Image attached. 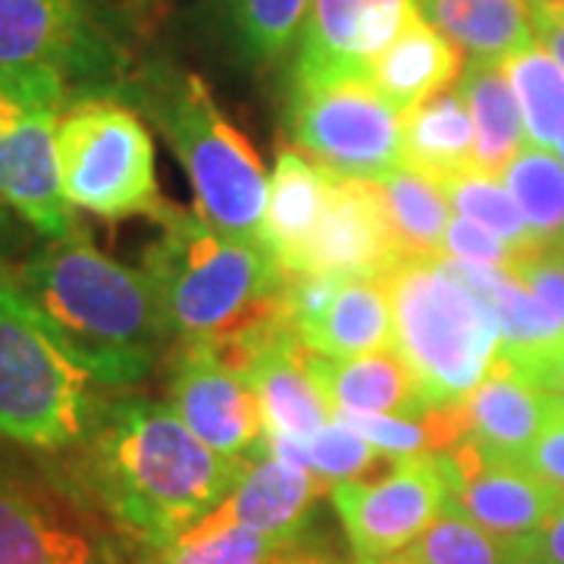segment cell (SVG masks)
<instances>
[{
    "instance_id": "1",
    "label": "cell",
    "mask_w": 564,
    "mask_h": 564,
    "mask_svg": "<svg viewBox=\"0 0 564 564\" xmlns=\"http://www.w3.org/2000/svg\"><path fill=\"white\" fill-rule=\"evenodd\" d=\"M82 480L122 536L151 552L198 524L239 486L248 464L217 455L161 402H104L82 440Z\"/></svg>"
},
{
    "instance_id": "2",
    "label": "cell",
    "mask_w": 564,
    "mask_h": 564,
    "mask_svg": "<svg viewBox=\"0 0 564 564\" xmlns=\"http://www.w3.org/2000/svg\"><path fill=\"white\" fill-rule=\"evenodd\" d=\"M141 270L158 289L176 345L210 348L242 377L270 345L295 333L280 263L263 245L229 239L198 214L173 207Z\"/></svg>"
},
{
    "instance_id": "3",
    "label": "cell",
    "mask_w": 564,
    "mask_h": 564,
    "mask_svg": "<svg viewBox=\"0 0 564 564\" xmlns=\"http://www.w3.org/2000/svg\"><path fill=\"white\" fill-rule=\"evenodd\" d=\"M54 339L107 389L141 383L170 339L154 282L104 254L76 226L13 273Z\"/></svg>"
},
{
    "instance_id": "4",
    "label": "cell",
    "mask_w": 564,
    "mask_h": 564,
    "mask_svg": "<svg viewBox=\"0 0 564 564\" xmlns=\"http://www.w3.org/2000/svg\"><path fill=\"white\" fill-rule=\"evenodd\" d=\"M392 351L430 408L455 404L484 383L499 351L492 304L452 276L440 258H404L389 276Z\"/></svg>"
},
{
    "instance_id": "5",
    "label": "cell",
    "mask_w": 564,
    "mask_h": 564,
    "mask_svg": "<svg viewBox=\"0 0 564 564\" xmlns=\"http://www.w3.org/2000/svg\"><path fill=\"white\" fill-rule=\"evenodd\" d=\"M98 380L63 348L13 276L0 280V436L61 452L82 445L101 411Z\"/></svg>"
},
{
    "instance_id": "6",
    "label": "cell",
    "mask_w": 564,
    "mask_h": 564,
    "mask_svg": "<svg viewBox=\"0 0 564 564\" xmlns=\"http://www.w3.org/2000/svg\"><path fill=\"white\" fill-rule=\"evenodd\" d=\"M141 107L170 141L195 192V214L217 232L261 245L270 182L258 151L226 120L198 76L148 85Z\"/></svg>"
},
{
    "instance_id": "7",
    "label": "cell",
    "mask_w": 564,
    "mask_h": 564,
    "mask_svg": "<svg viewBox=\"0 0 564 564\" xmlns=\"http://www.w3.org/2000/svg\"><path fill=\"white\" fill-rule=\"evenodd\" d=\"M63 192L76 210L101 220L151 217L161 223L173 204L161 195L154 139L141 117L110 98H82L57 117Z\"/></svg>"
},
{
    "instance_id": "8",
    "label": "cell",
    "mask_w": 564,
    "mask_h": 564,
    "mask_svg": "<svg viewBox=\"0 0 564 564\" xmlns=\"http://www.w3.org/2000/svg\"><path fill=\"white\" fill-rule=\"evenodd\" d=\"M289 129L304 158L336 176L380 180L402 163V110L367 73L295 76Z\"/></svg>"
},
{
    "instance_id": "9",
    "label": "cell",
    "mask_w": 564,
    "mask_h": 564,
    "mask_svg": "<svg viewBox=\"0 0 564 564\" xmlns=\"http://www.w3.org/2000/svg\"><path fill=\"white\" fill-rule=\"evenodd\" d=\"M329 496L355 555L383 558L404 552L448 508L452 464L445 452L395 458L380 480H345Z\"/></svg>"
},
{
    "instance_id": "10",
    "label": "cell",
    "mask_w": 564,
    "mask_h": 564,
    "mask_svg": "<svg viewBox=\"0 0 564 564\" xmlns=\"http://www.w3.org/2000/svg\"><path fill=\"white\" fill-rule=\"evenodd\" d=\"M0 564H117V558L69 492L0 470Z\"/></svg>"
},
{
    "instance_id": "11",
    "label": "cell",
    "mask_w": 564,
    "mask_h": 564,
    "mask_svg": "<svg viewBox=\"0 0 564 564\" xmlns=\"http://www.w3.org/2000/svg\"><path fill=\"white\" fill-rule=\"evenodd\" d=\"M170 408L207 448L251 462L263 445L261 399L248 377L202 345H176Z\"/></svg>"
},
{
    "instance_id": "12",
    "label": "cell",
    "mask_w": 564,
    "mask_h": 564,
    "mask_svg": "<svg viewBox=\"0 0 564 564\" xmlns=\"http://www.w3.org/2000/svg\"><path fill=\"white\" fill-rule=\"evenodd\" d=\"M402 261L380 182L333 176L323 220L314 239L304 245L295 273L389 276Z\"/></svg>"
},
{
    "instance_id": "13",
    "label": "cell",
    "mask_w": 564,
    "mask_h": 564,
    "mask_svg": "<svg viewBox=\"0 0 564 564\" xmlns=\"http://www.w3.org/2000/svg\"><path fill=\"white\" fill-rule=\"evenodd\" d=\"M0 66L73 82L107 69V41L82 0H0Z\"/></svg>"
},
{
    "instance_id": "14",
    "label": "cell",
    "mask_w": 564,
    "mask_h": 564,
    "mask_svg": "<svg viewBox=\"0 0 564 564\" xmlns=\"http://www.w3.org/2000/svg\"><path fill=\"white\" fill-rule=\"evenodd\" d=\"M452 464V499L448 508L462 511L474 524L496 536L521 540L533 533L562 502V496L545 486L524 462L492 458L474 443L445 452Z\"/></svg>"
},
{
    "instance_id": "15",
    "label": "cell",
    "mask_w": 564,
    "mask_h": 564,
    "mask_svg": "<svg viewBox=\"0 0 564 564\" xmlns=\"http://www.w3.org/2000/svg\"><path fill=\"white\" fill-rule=\"evenodd\" d=\"M421 13V0H311L295 76L367 73Z\"/></svg>"
},
{
    "instance_id": "16",
    "label": "cell",
    "mask_w": 564,
    "mask_h": 564,
    "mask_svg": "<svg viewBox=\"0 0 564 564\" xmlns=\"http://www.w3.org/2000/svg\"><path fill=\"white\" fill-rule=\"evenodd\" d=\"M61 113H35L0 132V202L44 239H57L79 226L76 207L63 192L57 154Z\"/></svg>"
},
{
    "instance_id": "17",
    "label": "cell",
    "mask_w": 564,
    "mask_h": 564,
    "mask_svg": "<svg viewBox=\"0 0 564 564\" xmlns=\"http://www.w3.org/2000/svg\"><path fill=\"white\" fill-rule=\"evenodd\" d=\"M333 492L321 477L307 474L295 464L270 455L267 443L251 458L239 486L223 499L210 514H204L198 530H223V527H251L270 536L299 540L304 518L321 496Z\"/></svg>"
},
{
    "instance_id": "18",
    "label": "cell",
    "mask_w": 564,
    "mask_h": 564,
    "mask_svg": "<svg viewBox=\"0 0 564 564\" xmlns=\"http://www.w3.org/2000/svg\"><path fill=\"white\" fill-rule=\"evenodd\" d=\"M555 399L543 392L527 373H521L502 355L467 399H462L467 421V443H474L484 455L524 462L527 448L543 430L545 417Z\"/></svg>"
},
{
    "instance_id": "19",
    "label": "cell",
    "mask_w": 564,
    "mask_h": 564,
    "mask_svg": "<svg viewBox=\"0 0 564 564\" xmlns=\"http://www.w3.org/2000/svg\"><path fill=\"white\" fill-rule=\"evenodd\" d=\"M307 367L333 404V414L417 417L430 408L408 364L389 348L358 358H326L307 348Z\"/></svg>"
},
{
    "instance_id": "20",
    "label": "cell",
    "mask_w": 564,
    "mask_h": 564,
    "mask_svg": "<svg viewBox=\"0 0 564 564\" xmlns=\"http://www.w3.org/2000/svg\"><path fill=\"white\" fill-rule=\"evenodd\" d=\"M248 383L261 399L263 436H314L333 421L321 383L307 367V348L299 333H285L248 367Z\"/></svg>"
},
{
    "instance_id": "21",
    "label": "cell",
    "mask_w": 564,
    "mask_h": 564,
    "mask_svg": "<svg viewBox=\"0 0 564 564\" xmlns=\"http://www.w3.org/2000/svg\"><path fill=\"white\" fill-rule=\"evenodd\" d=\"M333 176L326 166L304 158L299 151H282L270 176L267 214L261 226V245L280 263L282 273L292 276L304 245L314 239L329 202Z\"/></svg>"
},
{
    "instance_id": "22",
    "label": "cell",
    "mask_w": 564,
    "mask_h": 564,
    "mask_svg": "<svg viewBox=\"0 0 564 564\" xmlns=\"http://www.w3.org/2000/svg\"><path fill=\"white\" fill-rule=\"evenodd\" d=\"M464 54L443 32L417 13L399 39L367 69L370 82L399 110H411L462 79Z\"/></svg>"
},
{
    "instance_id": "23",
    "label": "cell",
    "mask_w": 564,
    "mask_h": 564,
    "mask_svg": "<svg viewBox=\"0 0 564 564\" xmlns=\"http://www.w3.org/2000/svg\"><path fill=\"white\" fill-rule=\"evenodd\" d=\"M392 295L386 276H348L329 311L299 333L304 348L326 358H358L392 348Z\"/></svg>"
},
{
    "instance_id": "24",
    "label": "cell",
    "mask_w": 564,
    "mask_h": 564,
    "mask_svg": "<svg viewBox=\"0 0 564 564\" xmlns=\"http://www.w3.org/2000/svg\"><path fill=\"white\" fill-rule=\"evenodd\" d=\"M421 13L467 61L502 63L536 39L530 0H421Z\"/></svg>"
},
{
    "instance_id": "25",
    "label": "cell",
    "mask_w": 564,
    "mask_h": 564,
    "mask_svg": "<svg viewBox=\"0 0 564 564\" xmlns=\"http://www.w3.org/2000/svg\"><path fill=\"white\" fill-rule=\"evenodd\" d=\"M474 120L462 88H445L402 113V166L445 182L470 170Z\"/></svg>"
},
{
    "instance_id": "26",
    "label": "cell",
    "mask_w": 564,
    "mask_h": 564,
    "mask_svg": "<svg viewBox=\"0 0 564 564\" xmlns=\"http://www.w3.org/2000/svg\"><path fill=\"white\" fill-rule=\"evenodd\" d=\"M462 95L474 120V161L470 170L486 176H502L505 166L527 144L521 107L502 63L467 61L462 73Z\"/></svg>"
},
{
    "instance_id": "27",
    "label": "cell",
    "mask_w": 564,
    "mask_h": 564,
    "mask_svg": "<svg viewBox=\"0 0 564 564\" xmlns=\"http://www.w3.org/2000/svg\"><path fill=\"white\" fill-rule=\"evenodd\" d=\"M377 182L402 258H443L445 226H448V198L443 182L430 180L408 166H399Z\"/></svg>"
},
{
    "instance_id": "28",
    "label": "cell",
    "mask_w": 564,
    "mask_h": 564,
    "mask_svg": "<svg viewBox=\"0 0 564 564\" xmlns=\"http://www.w3.org/2000/svg\"><path fill=\"white\" fill-rule=\"evenodd\" d=\"M502 69L514 98L521 107V120L530 144L558 151L564 141V66L543 41H530L511 57H505Z\"/></svg>"
},
{
    "instance_id": "29",
    "label": "cell",
    "mask_w": 564,
    "mask_h": 564,
    "mask_svg": "<svg viewBox=\"0 0 564 564\" xmlns=\"http://www.w3.org/2000/svg\"><path fill=\"white\" fill-rule=\"evenodd\" d=\"M263 443L270 448V455L321 477L329 489L345 480H364L377 464L392 462L343 421H329L314 436H304V440L273 433V436H263Z\"/></svg>"
},
{
    "instance_id": "30",
    "label": "cell",
    "mask_w": 564,
    "mask_h": 564,
    "mask_svg": "<svg viewBox=\"0 0 564 564\" xmlns=\"http://www.w3.org/2000/svg\"><path fill=\"white\" fill-rule=\"evenodd\" d=\"M505 188L518 202L533 242L540 248H562L564 242V163L555 151L527 141L518 158L505 166Z\"/></svg>"
},
{
    "instance_id": "31",
    "label": "cell",
    "mask_w": 564,
    "mask_h": 564,
    "mask_svg": "<svg viewBox=\"0 0 564 564\" xmlns=\"http://www.w3.org/2000/svg\"><path fill=\"white\" fill-rule=\"evenodd\" d=\"M299 540L270 536L251 527L198 530L188 527L163 549L151 552L148 564H273L292 555Z\"/></svg>"
},
{
    "instance_id": "32",
    "label": "cell",
    "mask_w": 564,
    "mask_h": 564,
    "mask_svg": "<svg viewBox=\"0 0 564 564\" xmlns=\"http://www.w3.org/2000/svg\"><path fill=\"white\" fill-rule=\"evenodd\" d=\"M404 552L414 564H518V540L489 533L455 508H445Z\"/></svg>"
},
{
    "instance_id": "33",
    "label": "cell",
    "mask_w": 564,
    "mask_h": 564,
    "mask_svg": "<svg viewBox=\"0 0 564 564\" xmlns=\"http://www.w3.org/2000/svg\"><path fill=\"white\" fill-rule=\"evenodd\" d=\"M443 188L448 204L458 210V217L480 223L492 236H499L502 242L511 245L514 254L540 248L533 242V232L527 226L521 207L511 198V192L505 188V182H499V176L464 170L458 176L445 180Z\"/></svg>"
},
{
    "instance_id": "34",
    "label": "cell",
    "mask_w": 564,
    "mask_h": 564,
    "mask_svg": "<svg viewBox=\"0 0 564 564\" xmlns=\"http://www.w3.org/2000/svg\"><path fill=\"white\" fill-rule=\"evenodd\" d=\"M311 0H229L232 22L254 57H280L299 39Z\"/></svg>"
},
{
    "instance_id": "35",
    "label": "cell",
    "mask_w": 564,
    "mask_h": 564,
    "mask_svg": "<svg viewBox=\"0 0 564 564\" xmlns=\"http://www.w3.org/2000/svg\"><path fill=\"white\" fill-rule=\"evenodd\" d=\"M69 104V79L54 69L0 66V132L35 113H61Z\"/></svg>"
},
{
    "instance_id": "36",
    "label": "cell",
    "mask_w": 564,
    "mask_h": 564,
    "mask_svg": "<svg viewBox=\"0 0 564 564\" xmlns=\"http://www.w3.org/2000/svg\"><path fill=\"white\" fill-rule=\"evenodd\" d=\"M543 311L564 329V248H533L508 267Z\"/></svg>"
},
{
    "instance_id": "37",
    "label": "cell",
    "mask_w": 564,
    "mask_h": 564,
    "mask_svg": "<svg viewBox=\"0 0 564 564\" xmlns=\"http://www.w3.org/2000/svg\"><path fill=\"white\" fill-rule=\"evenodd\" d=\"M443 258L480 263V267H511L518 254H514L511 245L502 242L499 236H492L480 223L467 220V217H455L445 226Z\"/></svg>"
},
{
    "instance_id": "38",
    "label": "cell",
    "mask_w": 564,
    "mask_h": 564,
    "mask_svg": "<svg viewBox=\"0 0 564 564\" xmlns=\"http://www.w3.org/2000/svg\"><path fill=\"white\" fill-rule=\"evenodd\" d=\"M524 464L564 499V404L558 399L552 404L533 445L527 448Z\"/></svg>"
},
{
    "instance_id": "39",
    "label": "cell",
    "mask_w": 564,
    "mask_h": 564,
    "mask_svg": "<svg viewBox=\"0 0 564 564\" xmlns=\"http://www.w3.org/2000/svg\"><path fill=\"white\" fill-rule=\"evenodd\" d=\"M518 564H564V499L533 533L518 540Z\"/></svg>"
},
{
    "instance_id": "40",
    "label": "cell",
    "mask_w": 564,
    "mask_h": 564,
    "mask_svg": "<svg viewBox=\"0 0 564 564\" xmlns=\"http://www.w3.org/2000/svg\"><path fill=\"white\" fill-rule=\"evenodd\" d=\"M518 370L527 373L552 399H558L564 404V343L555 345L552 351H545L543 358L530 361L527 367H518Z\"/></svg>"
},
{
    "instance_id": "41",
    "label": "cell",
    "mask_w": 564,
    "mask_h": 564,
    "mask_svg": "<svg viewBox=\"0 0 564 564\" xmlns=\"http://www.w3.org/2000/svg\"><path fill=\"white\" fill-rule=\"evenodd\" d=\"M536 25V41H543L545 47L552 51V57L564 66V29L562 25H555V22L549 20H533Z\"/></svg>"
},
{
    "instance_id": "42",
    "label": "cell",
    "mask_w": 564,
    "mask_h": 564,
    "mask_svg": "<svg viewBox=\"0 0 564 564\" xmlns=\"http://www.w3.org/2000/svg\"><path fill=\"white\" fill-rule=\"evenodd\" d=\"M7 204L0 202V280L10 276L7 273V248H10V220H7Z\"/></svg>"
},
{
    "instance_id": "43",
    "label": "cell",
    "mask_w": 564,
    "mask_h": 564,
    "mask_svg": "<svg viewBox=\"0 0 564 564\" xmlns=\"http://www.w3.org/2000/svg\"><path fill=\"white\" fill-rule=\"evenodd\" d=\"M355 564H414L408 552H395V555H383V558H358Z\"/></svg>"
},
{
    "instance_id": "44",
    "label": "cell",
    "mask_w": 564,
    "mask_h": 564,
    "mask_svg": "<svg viewBox=\"0 0 564 564\" xmlns=\"http://www.w3.org/2000/svg\"><path fill=\"white\" fill-rule=\"evenodd\" d=\"M273 564H329V562H323V558H317V555H285V558H280V562H273Z\"/></svg>"
},
{
    "instance_id": "45",
    "label": "cell",
    "mask_w": 564,
    "mask_h": 564,
    "mask_svg": "<svg viewBox=\"0 0 564 564\" xmlns=\"http://www.w3.org/2000/svg\"><path fill=\"white\" fill-rule=\"evenodd\" d=\"M533 20H549L564 29V7H558V10H545V13H533Z\"/></svg>"
},
{
    "instance_id": "46",
    "label": "cell",
    "mask_w": 564,
    "mask_h": 564,
    "mask_svg": "<svg viewBox=\"0 0 564 564\" xmlns=\"http://www.w3.org/2000/svg\"><path fill=\"white\" fill-rule=\"evenodd\" d=\"M533 3V13H545V10H558L564 7V0H530Z\"/></svg>"
},
{
    "instance_id": "47",
    "label": "cell",
    "mask_w": 564,
    "mask_h": 564,
    "mask_svg": "<svg viewBox=\"0 0 564 564\" xmlns=\"http://www.w3.org/2000/svg\"><path fill=\"white\" fill-rule=\"evenodd\" d=\"M558 161L564 163V141H562V144H558Z\"/></svg>"
},
{
    "instance_id": "48",
    "label": "cell",
    "mask_w": 564,
    "mask_h": 564,
    "mask_svg": "<svg viewBox=\"0 0 564 564\" xmlns=\"http://www.w3.org/2000/svg\"><path fill=\"white\" fill-rule=\"evenodd\" d=\"M562 248H564V242H562Z\"/></svg>"
}]
</instances>
